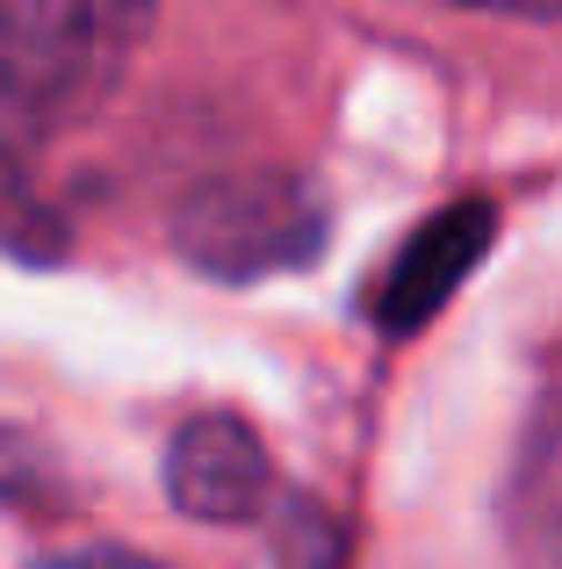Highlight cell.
<instances>
[{
    "mask_svg": "<svg viewBox=\"0 0 562 569\" xmlns=\"http://www.w3.org/2000/svg\"><path fill=\"white\" fill-rule=\"evenodd\" d=\"M123 37L138 22L109 8H0V101H80Z\"/></svg>",
    "mask_w": 562,
    "mask_h": 569,
    "instance_id": "cell-2",
    "label": "cell"
},
{
    "mask_svg": "<svg viewBox=\"0 0 562 569\" xmlns=\"http://www.w3.org/2000/svg\"><path fill=\"white\" fill-rule=\"evenodd\" d=\"M167 498L202 527H239L268 498V447L245 418L202 411L167 440Z\"/></svg>",
    "mask_w": 562,
    "mask_h": 569,
    "instance_id": "cell-3",
    "label": "cell"
},
{
    "mask_svg": "<svg viewBox=\"0 0 562 569\" xmlns=\"http://www.w3.org/2000/svg\"><path fill=\"white\" fill-rule=\"evenodd\" d=\"M318 202L310 188L274 181V173H245V181H217L181 209V252L224 281H253L274 267H295L318 252Z\"/></svg>",
    "mask_w": 562,
    "mask_h": 569,
    "instance_id": "cell-1",
    "label": "cell"
},
{
    "mask_svg": "<svg viewBox=\"0 0 562 569\" xmlns=\"http://www.w3.org/2000/svg\"><path fill=\"white\" fill-rule=\"evenodd\" d=\"M37 569H159V562L130 556V548H72V556H51V562H37Z\"/></svg>",
    "mask_w": 562,
    "mask_h": 569,
    "instance_id": "cell-5",
    "label": "cell"
},
{
    "mask_svg": "<svg viewBox=\"0 0 562 569\" xmlns=\"http://www.w3.org/2000/svg\"><path fill=\"white\" fill-rule=\"evenodd\" d=\"M491 202H454L440 217H425L419 231L404 238V252L390 260V274L375 281V325L382 332H419V325L440 318L454 289L469 281V267L491 252Z\"/></svg>",
    "mask_w": 562,
    "mask_h": 569,
    "instance_id": "cell-4",
    "label": "cell"
}]
</instances>
